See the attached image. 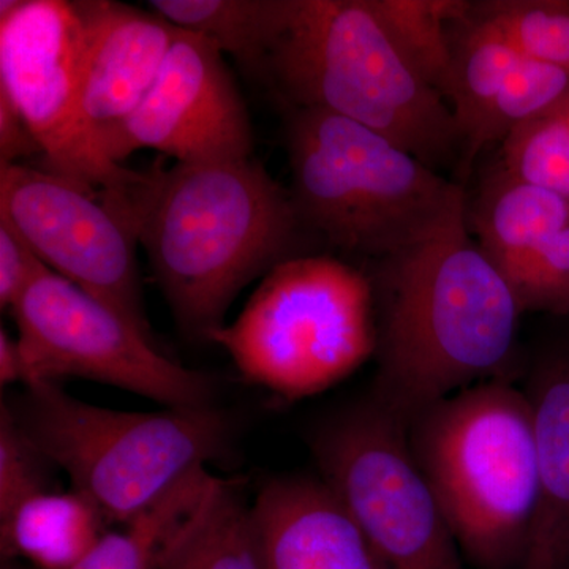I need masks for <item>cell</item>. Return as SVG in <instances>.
Returning a JSON list of instances; mask_svg holds the SVG:
<instances>
[{"instance_id": "cell-1", "label": "cell", "mask_w": 569, "mask_h": 569, "mask_svg": "<svg viewBox=\"0 0 569 569\" xmlns=\"http://www.w3.org/2000/svg\"><path fill=\"white\" fill-rule=\"evenodd\" d=\"M377 318L372 399L400 426L518 366L520 312L467 219L437 238L366 261Z\"/></svg>"}, {"instance_id": "cell-9", "label": "cell", "mask_w": 569, "mask_h": 569, "mask_svg": "<svg viewBox=\"0 0 569 569\" xmlns=\"http://www.w3.org/2000/svg\"><path fill=\"white\" fill-rule=\"evenodd\" d=\"M84 48L78 0L0 2V91L32 130L44 170L122 206L140 171L110 162L86 130L80 104Z\"/></svg>"}, {"instance_id": "cell-24", "label": "cell", "mask_w": 569, "mask_h": 569, "mask_svg": "<svg viewBox=\"0 0 569 569\" xmlns=\"http://www.w3.org/2000/svg\"><path fill=\"white\" fill-rule=\"evenodd\" d=\"M471 11L523 59L569 71L568 0H486Z\"/></svg>"}, {"instance_id": "cell-14", "label": "cell", "mask_w": 569, "mask_h": 569, "mask_svg": "<svg viewBox=\"0 0 569 569\" xmlns=\"http://www.w3.org/2000/svg\"><path fill=\"white\" fill-rule=\"evenodd\" d=\"M250 518L263 569H388L323 479H271Z\"/></svg>"}, {"instance_id": "cell-16", "label": "cell", "mask_w": 569, "mask_h": 569, "mask_svg": "<svg viewBox=\"0 0 569 569\" xmlns=\"http://www.w3.org/2000/svg\"><path fill=\"white\" fill-rule=\"evenodd\" d=\"M568 224L567 198L509 174L501 164L467 204L468 230L511 293L535 254Z\"/></svg>"}, {"instance_id": "cell-6", "label": "cell", "mask_w": 569, "mask_h": 569, "mask_svg": "<svg viewBox=\"0 0 569 569\" xmlns=\"http://www.w3.org/2000/svg\"><path fill=\"white\" fill-rule=\"evenodd\" d=\"M10 408L33 447L110 526L130 522L183 478L223 459L233 440L230 418L213 406L121 411L58 383H36Z\"/></svg>"}, {"instance_id": "cell-15", "label": "cell", "mask_w": 569, "mask_h": 569, "mask_svg": "<svg viewBox=\"0 0 569 569\" xmlns=\"http://www.w3.org/2000/svg\"><path fill=\"white\" fill-rule=\"evenodd\" d=\"M530 387L538 503L520 569H569V351L542 359Z\"/></svg>"}, {"instance_id": "cell-22", "label": "cell", "mask_w": 569, "mask_h": 569, "mask_svg": "<svg viewBox=\"0 0 569 569\" xmlns=\"http://www.w3.org/2000/svg\"><path fill=\"white\" fill-rule=\"evenodd\" d=\"M211 478L208 468L183 478L137 518L108 530L70 569H159L168 539L197 507Z\"/></svg>"}, {"instance_id": "cell-3", "label": "cell", "mask_w": 569, "mask_h": 569, "mask_svg": "<svg viewBox=\"0 0 569 569\" xmlns=\"http://www.w3.org/2000/svg\"><path fill=\"white\" fill-rule=\"evenodd\" d=\"M291 200L317 241L370 261L467 219L466 190L361 123L288 110Z\"/></svg>"}, {"instance_id": "cell-18", "label": "cell", "mask_w": 569, "mask_h": 569, "mask_svg": "<svg viewBox=\"0 0 569 569\" xmlns=\"http://www.w3.org/2000/svg\"><path fill=\"white\" fill-rule=\"evenodd\" d=\"M159 569H263L250 503L238 479L211 478L197 507L168 539Z\"/></svg>"}, {"instance_id": "cell-27", "label": "cell", "mask_w": 569, "mask_h": 569, "mask_svg": "<svg viewBox=\"0 0 569 569\" xmlns=\"http://www.w3.org/2000/svg\"><path fill=\"white\" fill-rule=\"evenodd\" d=\"M512 295L522 313L569 317V224L535 254Z\"/></svg>"}, {"instance_id": "cell-23", "label": "cell", "mask_w": 569, "mask_h": 569, "mask_svg": "<svg viewBox=\"0 0 569 569\" xmlns=\"http://www.w3.org/2000/svg\"><path fill=\"white\" fill-rule=\"evenodd\" d=\"M568 89L569 71L522 59L463 144L462 167L468 170L486 146L507 140L522 123L548 110Z\"/></svg>"}, {"instance_id": "cell-25", "label": "cell", "mask_w": 569, "mask_h": 569, "mask_svg": "<svg viewBox=\"0 0 569 569\" xmlns=\"http://www.w3.org/2000/svg\"><path fill=\"white\" fill-rule=\"evenodd\" d=\"M500 164L509 174L569 200V89L501 142Z\"/></svg>"}, {"instance_id": "cell-12", "label": "cell", "mask_w": 569, "mask_h": 569, "mask_svg": "<svg viewBox=\"0 0 569 569\" xmlns=\"http://www.w3.org/2000/svg\"><path fill=\"white\" fill-rule=\"evenodd\" d=\"M140 149L189 164L252 157L249 111L222 52L211 41L179 29L151 91L123 127L111 160L121 164Z\"/></svg>"}, {"instance_id": "cell-7", "label": "cell", "mask_w": 569, "mask_h": 569, "mask_svg": "<svg viewBox=\"0 0 569 569\" xmlns=\"http://www.w3.org/2000/svg\"><path fill=\"white\" fill-rule=\"evenodd\" d=\"M209 342L247 381L280 399L320 395L376 358L372 284L365 269L329 254L291 258Z\"/></svg>"}, {"instance_id": "cell-5", "label": "cell", "mask_w": 569, "mask_h": 569, "mask_svg": "<svg viewBox=\"0 0 569 569\" xmlns=\"http://www.w3.org/2000/svg\"><path fill=\"white\" fill-rule=\"evenodd\" d=\"M407 438L468 563L522 568L538 503L529 395L509 378L479 383L419 415Z\"/></svg>"}, {"instance_id": "cell-28", "label": "cell", "mask_w": 569, "mask_h": 569, "mask_svg": "<svg viewBox=\"0 0 569 569\" xmlns=\"http://www.w3.org/2000/svg\"><path fill=\"white\" fill-rule=\"evenodd\" d=\"M36 250L0 216V306L13 309L37 277L47 271Z\"/></svg>"}, {"instance_id": "cell-21", "label": "cell", "mask_w": 569, "mask_h": 569, "mask_svg": "<svg viewBox=\"0 0 569 569\" xmlns=\"http://www.w3.org/2000/svg\"><path fill=\"white\" fill-rule=\"evenodd\" d=\"M403 62L447 100L452 51L449 26L470 11L462 0H367Z\"/></svg>"}, {"instance_id": "cell-19", "label": "cell", "mask_w": 569, "mask_h": 569, "mask_svg": "<svg viewBox=\"0 0 569 569\" xmlns=\"http://www.w3.org/2000/svg\"><path fill=\"white\" fill-rule=\"evenodd\" d=\"M148 6L174 28L211 41L260 82L287 13V0H152Z\"/></svg>"}, {"instance_id": "cell-4", "label": "cell", "mask_w": 569, "mask_h": 569, "mask_svg": "<svg viewBox=\"0 0 569 569\" xmlns=\"http://www.w3.org/2000/svg\"><path fill=\"white\" fill-rule=\"evenodd\" d=\"M261 82L288 110L361 123L432 170L462 157L447 100L403 62L367 0H287Z\"/></svg>"}, {"instance_id": "cell-11", "label": "cell", "mask_w": 569, "mask_h": 569, "mask_svg": "<svg viewBox=\"0 0 569 569\" xmlns=\"http://www.w3.org/2000/svg\"><path fill=\"white\" fill-rule=\"evenodd\" d=\"M0 216L52 272L159 343L142 295L140 242L129 220L99 193L44 168L0 164Z\"/></svg>"}, {"instance_id": "cell-17", "label": "cell", "mask_w": 569, "mask_h": 569, "mask_svg": "<svg viewBox=\"0 0 569 569\" xmlns=\"http://www.w3.org/2000/svg\"><path fill=\"white\" fill-rule=\"evenodd\" d=\"M110 530L99 508L78 490L37 493L0 519L2 560L37 569L74 567Z\"/></svg>"}, {"instance_id": "cell-10", "label": "cell", "mask_w": 569, "mask_h": 569, "mask_svg": "<svg viewBox=\"0 0 569 569\" xmlns=\"http://www.w3.org/2000/svg\"><path fill=\"white\" fill-rule=\"evenodd\" d=\"M313 452L321 479L388 569H463L447 519L411 455L406 427L369 400L328 422Z\"/></svg>"}, {"instance_id": "cell-29", "label": "cell", "mask_w": 569, "mask_h": 569, "mask_svg": "<svg viewBox=\"0 0 569 569\" xmlns=\"http://www.w3.org/2000/svg\"><path fill=\"white\" fill-rule=\"evenodd\" d=\"M33 153H41L39 142L9 96L0 91V164H18Z\"/></svg>"}, {"instance_id": "cell-2", "label": "cell", "mask_w": 569, "mask_h": 569, "mask_svg": "<svg viewBox=\"0 0 569 569\" xmlns=\"http://www.w3.org/2000/svg\"><path fill=\"white\" fill-rule=\"evenodd\" d=\"M123 216L148 252L176 323L211 340L238 295L291 258L316 254L290 190L249 159L157 162L127 194Z\"/></svg>"}, {"instance_id": "cell-26", "label": "cell", "mask_w": 569, "mask_h": 569, "mask_svg": "<svg viewBox=\"0 0 569 569\" xmlns=\"http://www.w3.org/2000/svg\"><path fill=\"white\" fill-rule=\"evenodd\" d=\"M47 458L22 432L9 403L0 406V519L10 516L22 501L47 492Z\"/></svg>"}, {"instance_id": "cell-31", "label": "cell", "mask_w": 569, "mask_h": 569, "mask_svg": "<svg viewBox=\"0 0 569 569\" xmlns=\"http://www.w3.org/2000/svg\"><path fill=\"white\" fill-rule=\"evenodd\" d=\"M2 569H22L17 560H2Z\"/></svg>"}, {"instance_id": "cell-8", "label": "cell", "mask_w": 569, "mask_h": 569, "mask_svg": "<svg viewBox=\"0 0 569 569\" xmlns=\"http://www.w3.org/2000/svg\"><path fill=\"white\" fill-rule=\"evenodd\" d=\"M26 387L67 378L97 381L164 408L212 406V377L183 367L118 312L50 268L11 309Z\"/></svg>"}, {"instance_id": "cell-30", "label": "cell", "mask_w": 569, "mask_h": 569, "mask_svg": "<svg viewBox=\"0 0 569 569\" xmlns=\"http://www.w3.org/2000/svg\"><path fill=\"white\" fill-rule=\"evenodd\" d=\"M0 383L3 388L26 383V366L20 342L6 328L0 329Z\"/></svg>"}, {"instance_id": "cell-20", "label": "cell", "mask_w": 569, "mask_h": 569, "mask_svg": "<svg viewBox=\"0 0 569 569\" xmlns=\"http://www.w3.org/2000/svg\"><path fill=\"white\" fill-rule=\"evenodd\" d=\"M449 37L452 67L447 102L458 123L463 149L523 58L488 22L475 17L471 7L466 17L451 22Z\"/></svg>"}, {"instance_id": "cell-13", "label": "cell", "mask_w": 569, "mask_h": 569, "mask_svg": "<svg viewBox=\"0 0 569 569\" xmlns=\"http://www.w3.org/2000/svg\"><path fill=\"white\" fill-rule=\"evenodd\" d=\"M78 6L86 28L81 118L112 162V149L151 91L179 29L151 9L112 0H78Z\"/></svg>"}]
</instances>
